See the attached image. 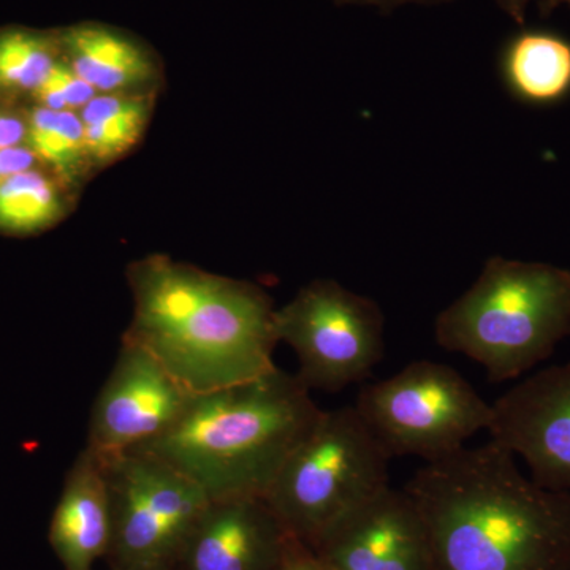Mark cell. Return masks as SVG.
Masks as SVG:
<instances>
[{"label":"cell","mask_w":570,"mask_h":570,"mask_svg":"<svg viewBox=\"0 0 570 570\" xmlns=\"http://www.w3.org/2000/svg\"><path fill=\"white\" fill-rule=\"evenodd\" d=\"M159 92L97 94L80 115L94 170L134 151L151 122Z\"/></svg>","instance_id":"obj_16"},{"label":"cell","mask_w":570,"mask_h":570,"mask_svg":"<svg viewBox=\"0 0 570 570\" xmlns=\"http://www.w3.org/2000/svg\"><path fill=\"white\" fill-rule=\"evenodd\" d=\"M62 59L58 29L9 26L0 29V107L10 108L17 100L32 99V94Z\"/></svg>","instance_id":"obj_19"},{"label":"cell","mask_w":570,"mask_h":570,"mask_svg":"<svg viewBox=\"0 0 570 570\" xmlns=\"http://www.w3.org/2000/svg\"><path fill=\"white\" fill-rule=\"evenodd\" d=\"M322 411L295 374L276 367L194 395L167 433L132 450L170 464L212 501L265 498Z\"/></svg>","instance_id":"obj_3"},{"label":"cell","mask_w":570,"mask_h":570,"mask_svg":"<svg viewBox=\"0 0 570 570\" xmlns=\"http://www.w3.org/2000/svg\"><path fill=\"white\" fill-rule=\"evenodd\" d=\"M499 73L520 104L557 107L570 97V40L549 29H523L502 47Z\"/></svg>","instance_id":"obj_15"},{"label":"cell","mask_w":570,"mask_h":570,"mask_svg":"<svg viewBox=\"0 0 570 570\" xmlns=\"http://www.w3.org/2000/svg\"><path fill=\"white\" fill-rule=\"evenodd\" d=\"M294 538L265 498L213 499L184 542L176 570H279Z\"/></svg>","instance_id":"obj_12"},{"label":"cell","mask_w":570,"mask_h":570,"mask_svg":"<svg viewBox=\"0 0 570 570\" xmlns=\"http://www.w3.org/2000/svg\"><path fill=\"white\" fill-rule=\"evenodd\" d=\"M75 195L47 168H31L0 184V232L33 235L61 223Z\"/></svg>","instance_id":"obj_18"},{"label":"cell","mask_w":570,"mask_h":570,"mask_svg":"<svg viewBox=\"0 0 570 570\" xmlns=\"http://www.w3.org/2000/svg\"><path fill=\"white\" fill-rule=\"evenodd\" d=\"M569 335L570 269L499 255L434 322L439 347L478 363L494 384L530 373Z\"/></svg>","instance_id":"obj_4"},{"label":"cell","mask_w":570,"mask_h":570,"mask_svg":"<svg viewBox=\"0 0 570 570\" xmlns=\"http://www.w3.org/2000/svg\"><path fill=\"white\" fill-rule=\"evenodd\" d=\"M126 570H176L175 566H149V568H135Z\"/></svg>","instance_id":"obj_27"},{"label":"cell","mask_w":570,"mask_h":570,"mask_svg":"<svg viewBox=\"0 0 570 570\" xmlns=\"http://www.w3.org/2000/svg\"><path fill=\"white\" fill-rule=\"evenodd\" d=\"M26 146L41 167L55 175L71 194L80 193L82 186L96 175L80 115L52 111L33 105L26 112Z\"/></svg>","instance_id":"obj_17"},{"label":"cell","mask_w":570,"mask_h":570,"mask_svg":"<svg viewBox=\"0 0 570 570\" xmlns=\"http://www.w3.org/2000/svg\"><path fill=\"white\" fill-rule=\"evenodd\" d=\"M39 160L36 159L28 146H18V148L3 149L0 151V184L10 179L11 176L22 174L39 167Z\"/></svg>","instance_id":"obj_22"},{"label":"cell","mask_w":570,"mask_h":570,"mask_svg":"<svg viewBox=\"0 0 570 570\" xmlns=\"http://www.w3.org/2000/svg\"><path fill=\"white\" fill-rule=\"evenodd\" d=\"M354 407L371 433L395 456L425 463L466 448L489 431L491 404L455 367L417 360L360 390Z\"/></svg>","instance_id":"obj_6"},{"label":"cell","mask_w":570,"mask_h":570,"mask_svg":"<svg viewBox=\"0 0 570 570\" xmlns=\"http://www.w3.org/2000/svg\"><path fill=\"white\" fill-rule=\"evenodd\" d=\"M309 549L328 570H434L422 515L392 485L341 517Z\"/></svg>","instance_id":"obj_11"},{"label":"cell","mask_w":570,"mask_h":570,"mask_svg":"<svg viewBox=\"0 0 570 570\" xmlns=\"http://www.w3.org/2000/svg\"><path fill=\"white\" fill-rule=\"evenodd\" d=\"M390 460L354 406L322 411L265 501L288 534L311 547L341 517L390 487Z\"/></svg>","instance_id":"obj_5"},{"label":"cell","mask_w":570,"mask_h":570,"mask_svg":"<svg viewBox=\"0 0 570 570\" xmlns=\"http://www.w3.org/2000/svg\"><path fill=\"white\" fill-rule=\"evenodd\" d=\"M111 517L105 455L85 445L56 505L50 542L66 570H94L110 547Z\"/></svg>","instance_id":"obj_14"},{"label":"cell","mask_w":570,"mask_h":570,"mask_svg":"<svg viewBox=\"0 0 570 570\" xmlns=\"http://www.w3.org/2000/svg\"><path fill=\"white\" fill-rule=\"evenodd\" d=\"M62 58L97 94L159 92L164 63L159 55L134 33L85 21L58 29Z\"/></svg>","instance_id":"obj_13"},{"label":"cell","mask_w":570,"mask_h":570,"mask_svg":"<svg viewBox=\"0 0 570 570\" xmlns=\"http://www.w3.org/2000/svg\"><path fill=\"white\" fill-rule=\"evenodd\" d=\"M193 396L156 356L122 340L94 401L86 445L121 453L148 444L178 422Z\"/></svg>","instance_id":"obj_9"},{"label":"cell","mask_w":570,"mask_h":570,"mask_svg":"<svg viewBox=\"0 0 570 570\" xmlns=\"http://www.w3.org/2000/svg\"><path fill=\"white\" fill-rule=\"evenodd\" d=\"M340 6L377 7V9H393L404 3H441L448 0H333Z\"/></svg>","instance_id":"obj_24"},{"label":"cell","mask_w":570,"mask_h":570,"mask_svg":"<svg viewBox=\"0 0 570 570\" xmlns=\"http://www.w3.org/2000/svg\"><path fill=\"white\" fill-rule=\"evenodd\" d=\"M104 455L111 517L108 570L175 566L212 499L149 453L129 450Z\"/></svg>","instance_id":"obj_8"},{"label":"cell","mask_w":570,"mask_h":570,"mask_svg":"<svg viewBox=\"0 0 570 570\" xmlns=\"http://www.w3.org/2000/svg\"><path fill=\"white\" fill-rule=\"evenodd\" d=\"M560 3H568L570 7V0H543V11H550L554 7L560 6Z\"/></svg>","instance_id":"obj_26"},{"label":"cell","mask_w":570,"mask_h":570,"mask_svg":"<svg viewBox=\"0 0 570 570\" xmlns=\"http://www.w3.org/2000/svg\"><path fill=\"white\" fill-rule=\"evenodd\" d=\"M96 96V89L78 77L62 58L32 94L31 100L48 110L80 112Z\"/></svg>","instance_id":"obj_20"},{"label":"cell","mask_w":570,"mask_h":570,"mask_svg":"<svg viewBox=\"0 0 570 570\" xmlns=\"http://www.w3.org/2000/svg\"><path fill=\"white\" fill-rule=\"evenodd\" d=\"M279 570H328L325 568L324 562L318 560L314 551L305 543L294 539L291 549H288L287 557L283 568Z\"/></svg>","instance_id":"obj_23"},{"label":"cell","mask_w":570,"mask_h":570,"mask_svg":"<svg viewBox=\"0 0 570 570\" xmlns=\"http://www.w3.org/2000/svg\"><path fill=\"white\" fill-rule=\"evenodd\" d=\"M494 2H497L513 21L523 24L531 0H494Z\"/></svg>","instance_id":"obj_25"},{"label":"cell","mask_w":570,"mask_h":570,"mask_svg":"<svg viewBox=\"0 0 570 570\" xmlns=\"http://www.w3.org/2000/svg\"><path fill=\"white\" fill-rule=\"evenodd\" d=\"M126 277L134 316L122 340L156 356L194 395L276 370V307L264 288L164 254L132 262Z\"/></svg>","instance_id":"obj_2"},{"label":"cell","mask_w":570,"mask_h":570,"mask_svg":"<svg viewBox=\"0 0 570 570\" xmlns=\"http://www.w3.org/2000/svg\"><path fill=\"white\" fill-rule=\"evenodd\" d=\"M381 306L333 279H314L276 309V336L298 360L309 392L337 393L365 381L384 358Z\"/></svg>","instance_id":"obj_7"},{"label":"cell","mask_w":570,"mask_h":570,"mask_svg":"<svg viewBox=\"0 0 570 570\" xmlns=\"http://www.w3.org/2000/svg\"><path fill=\"white\" fill-rule=\"evenodd\" d=\"M491 409V441L523 460L539 485L570 493V362L517 382Z\"/></svg>","instance_id":"obj_10"},{"label":"cell","mask_w":570,"mask_h":570,"mask_svg":"<svg viewBox=\"0 0 570 570\" xmlns=\"http://www.w3.org/2000/svg\"><path fill=\"white\" fill-rule=\"evenodd\" d=\"M28 119L24 115L0 107V151L26 145Z\"/></svg>","instance_id":"obj_21"},{"label":"cell","mask_w":570,"mask_h":570,"mask_svg":"<svg viewBox=\"0 0 570 570\" xmlns=\"http://www.w3.org/2000/svg\"><path fill=\"white\" fill-rule=\"evenodd\" d=\"M404 491L434 570H570V493L539 485L490 441L430 461Z\"/></svg>","instance_id":"obj_1"}]
</instances>
